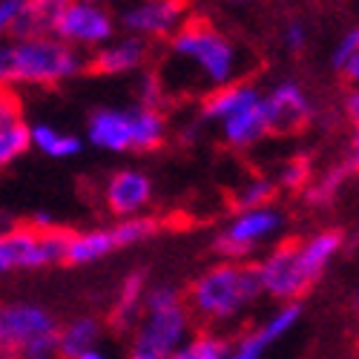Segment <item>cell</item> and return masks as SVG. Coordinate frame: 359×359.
<instances>
[{
	"mask_svg": "<svg viewBox=\"0 0 359 359\" xmlns=\"http://www.w3.org/2000/svg\"><path fill=\"white\" fill-rule=\"evenodd\" d=\"M262 299L253 262H216L193 279L184 302L193 316L207 325H227L245 316Z\"/></svg>",
	"mask_w": 359,
	"mask_h": 359,
	"instance_id": "obj_1",
	"label": "cell"
},
{
	"mask_svg": "<svg viewBox=\"0 0 359 359\" xmlns=\"http://www.w3.org/2000/svg\"><path fill=\"white\" fill-rule=\"evenodd\" d=\"M170 61L193 72L207 93L242 75V55L236 43L204 20H187L170 38Z\"/></svg>",
	"mask_w": 359,
	"mask_h": 359,
	"instance_id": "obj_2",
	"label": "cell"
},
{
	"mask_svg": "<svg viewBox=\"0 0 359 359\" xmlns=\"http://www.w3.org/2000/svg\"><path fill=\"white\" fill-rule=\"evenodd\" d=\"M170 124L161 109L149 107H101L86 121V141L101 153H153L167 141Z\"/></svg>",
	"mask_w": 359,
	"mask_h": 359,
	"instance_id": "obj_3",
	"label": "cell"
},
{
	"mask_svg": "<svg viewBox=\"0 0 359 359\" xmlns=\"http://www.w3.org/2000/svg\"><path fill=\"white\" fill-rule=\"evenodd\" d=\"M86 69L83 52L61 43L55 35L12 41V86H55Z\"/></svg>",
	"mask_w": 359,
	"mask_h": 359,
	"instance_id": "obj_4",
	"label": "cell"
},
{
	"mask_svg": "<svg viewBox=\"0 0 359 359\" xmlns=\"http://www.w3.org/2000/svg\"><path fill=\"white\" fill-rule=\"evenodd\" d=\"M0 353L18 359H55L57 322L41 302L0 305Z\"/></svg>",
	"mask_w": 359,
	"mask_h": 359,
	"instance_id": "obj_5",
	"label": "cell"
},
{
	"mask_svg": "<svg viewBox=\"0 0 359 359\" xmlns=\"http://www.w3.org/2000/svg\"><path fill=\"white\" fill-rule=\"evenodd\" d=\"M285 224L287 216L273 204L256 207V210H236L224 230L216 236L213 250L222 262H253L256 253L285 230Z\"/></svg>",
	"mask_w": 359,
	"mask_h": 359,
	"instance_id": "obj_6",
	"label": "cell"
},
{
	"mask_svg": "<svg viewBox=\"0 0 359 359\" xmlns=\"http://www.w3.org/2000/svg\"><path fill=\"white\" fill-rule=\"evenodd\" d=\"M190 327L193 313L187 311V302L170 308H144L130 334L127 359H167L190 339Z\"/></svg>",
	"mask_w": 359,
	"mask_h": 359,
	"instance_id": "obj_7",
	"label": "cell"
},
{
	"mask_svg": "<svg viewBox=\"0 0 359 359\" xmlns=\"http://www.w3.org/2000/svg\"><path fill=\"white\" fill-rule=\"evenodd\" d=\"M64 248L67 230H35L29 224H18L0 236V276L64 264Z\"/></svg>",
	"mask_w": 359,
	"mask_h": 359,
	"instance_id": "obj_8",
	"label": "cell"
},
{
	"mask_svg": "<svg viewBox=\"0 0 359 359\" xmlns=\"http://www.w3.org/2000/svg\"><path fill=\"white\" fill-rule=\"evenodd\" d=\"M256 276L262 285V296L273 299L279 305L299 302L313 285L302 276L296 262V242H279L271 250H264L253 262Z\"/></svg>",
	"mask_w": 359,
	"mask_h": 359,
	"instance_id": "obj_9",
	"label": "cell"
},
{
	"mask_svg": "<svg viewBox=\"0 0 359 359\" xmlns=\"http://www.w3.org/2000/svg\"><path fill=\"white\" fill-rule=\"evenodd\" d=\"M52 35L83 52V49H101L104 43H109L115 38V18L98 4H78V0H72V4L64 9L61 20L55 23Z\"/></svg>",
	"mask_w": 359,
	"mask_h": 359,
	"instance_id": "obj_10",
	"label": "cell"
},
{
	"mask_svg": "<svg viewBox=\"0 0 359 359\" xmlns=\"http://www.w3.org/2000/svg\"><path fill=\"white\" fill-rule=\"evenodd\" d=\"M190 20L184 0H135L124 9L121 26L141 41H164Z\"/></svg>",
	"mask_w": 359,
	"mask_h": 359,
	"instance_id": "obj_11",
	"label": "cell"
},
{
	"mask_svg": "<svg viewBox=\"0 0 359 359\" xmlns=\"http://www.w3.org/2000/svg\"><path fill=\"white\" fill-rule=\"evenodd\" d=\"M153 201V178L138 167L115 170L104 184V204L115 219L144 216Z\"/></svg>",
	"mask_w": 359,
	"mask_h": 359,
	"instance_id": "obj_12",
	"label": "cell"
},
{
	"mask_svg": "<svg viewBox=\"0 0 359 359\" xmlns=\"http://www.w3.org/2000/svg\"><path fill=\"white\" fill-rule=\"evenodd\" d=\"M262 104H264V115H267V127H271V133H276V135L305 127L313 118V104L296 81L276 83L271 93L262 95Z\"/></svg>",
	"mask_w": 359,
	"mask_h": 359,
	"instance_id": "obj_13",
	"label": "cell"
},
{
	"mask_svg": "<svg viewBox=\"0 0 359 359\" xmlns=\"http://www.w3.org/2000/svg\"><path fill=\"white\" fill-rule=\"evenodd\" d=\"M149 46L147 41L135 38V35H124V38H112L109 43H104L101 49H95L89 55L86 69L104 75V78H118V75H133L138 69H144L147 64Z\"/></svg>",
	"mask_w": 359,
	"mask_h": 359,
	"instance_id": "obj_14",
	"label": "cell"
},
{
	"mask_svg": "<svg viewBox=\"0 0 359 359\" xmlns=\"http://www.w3.org/2000/svg\"><path fill=\"white\" fill-rule=\"evenodd\" d=\"M262 98L259 86L250 83V81H233V83H224V86H216L210 93H204L201 101H198V118L207 124H222L227 121L230 115L242 112L245 107L256 104Z\"/></svg>",
	"mask_w": 359,
	"mask_h": 359,
	"instance_id": "obj_15",
	"label": "cell"
},
{
	"mask_svg": "<svg viewBox=\"0 0 359 359\" xmlns=\"http://www.w3.org/2000/svg\"><path fill=\"white\" fill-rule=\"evenodd\" d=\"M342 245H345V236L339 230H319V233L299 238L296 242V262H299L302 276L313 285L327 267H331V262L339 256Z\"/></svg>",
	"mask_w": 359,
	"mask_h": 359,
	"instance_id": "obj_16",
	"label": "cell"
},
{
	"mask_svg": "<svg viewBox=\"0 0 359 359\" xmlns=\"http://www.w3.org/2000/svg\"><path fill=\"white\" fill-rule=\"evenodd\" d=\"M147 285H149V273L147 271H130L118 287V299L109 313V325L118 334H133V327L138 325L141 313H144V296H147Z\"/></svg>",
	"mask_w": 359,
	"mask_h": 359,
	"instance_id": "obj_17",
	"label": "cell"
},
{
	"mask_svg": "<svg viewBox=\"0 0 359 359\" xmlns=\"http://www.w3.org/2000/svg\"><path fill=\"white\" fill-rule=\"evenodd\" d=\"M118 250L112 224L109 227H93V230H78L67 233V248H64V264L72 267H86L95 264Z\"/></svg>",
	"mask_w": 359,
	"mask_h": 359,
	"instance_id": "obj_18",
	"label": "cell"
},
{
	"mask_svg": "<svg viewBox=\"0 0 359 359\" xmlns=\"http://www.w3.org/2000/svg\"><path fill=\"white\" fill-rule=\"evenodd\" d=\"M222 141L233 149H250L253 144H259L264 135H271V127H267V115H264V104L262 98L250 107H245L242 112L230 115L227 121L219 124Z\"/></svg>",
	"mask_w": 359,
	"mask_h": 359,
	"instance_id": "obj_19",
	"label": "cell"
},
{
	"mask_svg": "<svg viewBox=\"0 0 359 359\" xmlns=\"http://www.w3.org/2000/svg\"><path fill=\"white\" fill-rule=\"evenodd\" d=\"M299 319H302V305L299 302H287V305H279L271 316H267L262 325H256L250 334H245L242 342L245 348H250L253 353H259V356H264V351L267 348H273L276 342H282L293 327L299 325Z\"/></svg>",
	"mask_w": 359,
	"mask_h": 359,
	"instance_id": "obj_20",
	"label": "cell"
},
{
	"mask_svg": "<svg viewBox=\"0 0 359 359\" xmlns=\"http://www.w3.org/2000/svg\"><path fill=\"white\" fill-rule=\"evenodd\" d=\"M104 327L95 316H75L57 327V359H78L81 353L101 348Z\"/></svg>",
	"mask_w": 359,
	"mask_h": 359,
	"instance_id": "obj_21",
	"label": "cell"
},
{
	"mask_svg": "<svg viewBox=\"0 0 359 359\" xmlns=\"http://www.w3.org/2000/svg\"><path fill=\"white\" fill-rule=\"evenodd\" d=\"M69 4H72V0H26L12 38L15 41H23V38L52 35L55 23L61 20V15H64V9Z\"/></svg>",
	"mask_w": 359,
	"mask_h": 359,
	"instance_id": "obj_22",
	"label": "cell"
},
{
	"mask_svg": "<svg viewBox=\"0 0 359 359\" xmlns=\"http://www.w3.org/2000/svg\"><path fill=\"white\" fill-rule=\"evenodd\" d=\"M29 147L38 149V153L46 156V158L67 161V158L81 156L83 141H81L78 135H72V133L57 130L55 124L35 121V124H29Z\"/></svg>",
	"mask_w": 359,
	"mask_h": 359,
	"instance_id": "obj_23",
	"label": "cell"
},
{
	"mask_svg": "<svg viewBox=\"0 0 359 359\" xmlns=\"http://www.w3.org/2000/svg\"><path fill=\"white\" fill-rule=\"evenodd\" d=\"M279 193L276 182L271 175H253L248 182H242L233 193V207L236 210H256V207L273 204V196Z\"/></svg>",
	"mask_w": 359,
	"mask_h": 359,
	"instance_id": "obj_24",
	"label": "cell"
},
{
	"mask_svg": "<svg viewBox=\"0 0 359 359\" xmlns=\"http://www.w3.org/2000/svg\"><path fill=\"white\" fill-rule=\"evenodd\" d=\"M158 230H161V224H158V219H153V216L118 219V222L112 224V233H115L118 250H127V248L144 245V242H149V238H153Z\"/></svg>",
	"mask_w": 359,
	"mask_h": 359,
	"instance_id": "obj_25",
	"label": "cell"
},
{
	"mask_svg": "<svg viewBox=\"0 0 359 359\" xmlns=\"http://www.w3.org/2000/svg\"><path fill=\"white\" fill-rule=\"evenodd\" d=\"M348 175H351V170H348L345 164H339V167H334V170L322 172L319 178H313V182L302 190V193H305V201L313 204V207H327V204L337 198V193L345 187Z\"/></svg>",
	"mask_w": 359,
	"mask_h": 359,
	"instance_id": "obj_26",
	"label": "cell"
},
{
	"mask_svg": "<svg viewBox=\"0 0 359 359\" xmlns=\"http://www.w3.org/2000/svg\"><path fill=\"white\" fill-rule=\"evenodd\" d=\"M230 351V342L219 334H196L190 337L175 353H170L167 359H224Z\"/></svg>",
	"mask_w": 359,
	"mask_h": 359,
	"instance_id": "obj_27",
	"label": "cell"
},
{
	"mask_svg": "<svg viewBox=\"0 0 359 359\" xmlns=\"http://www.w3.org/2000/svg\"><path fill=\"white\" fill-rule=\"evenodd\" d=\"M276 187L279 190H290V193H299V190H305L311 182H313V164L311 158L305 156H296V158H287L279 172H276Z\"/></svg>",
	"mask_w": 359,
	"mask_h": 359,
	"instance_id": "obj_28",
	"label": "cell"
},
{
	"mask_svg": "<svg viewBox=\"0 0 359 359\" xmlns=\"http://www.w3.org/2000/svg\"><path fill=\"white\" fill-rule=\"evenodd\" d=\"M29 147V124H15V127H4L0 130V170L15 164Z\"/></svg>",
	"mask_w": 359,
	"mask_h": 359,
	"instance_id": "obj_29",
	"label": "cell"
},
{
	"mask_svg": "<svg viewBox=\"0 0 359 359\" xmlns=\"http://www.w3.org/2000/svg\"><path fill=\"white\" fill-rule=\"evenodd\" d=\"M356 52H359V29H348V32L339 35V41H337L334 49H331V67H334L337 72H342L345 64L351 61Z\"/></svg>",
	"mask_w": 359,
	"mask_h": 359,
	"instance_id": "obj_30",
	"label": "cell"
},
{
	"mask_svg": "<svg viewBox=\"0 0 359 359\" xmlns=\"http://www.w3.org/2000/svg\"><path fill=\"white\" fill-rule=\"evenodd\" d=\"M164 98H167V93H164L158 75H144V78L138 81V101H141V107L161 109Z\"/></svg>",
	"mask_w": 359,
	"mask_h": 359,
	"instance_id": "obj_31",
	"label": "cell"
},
{
	"mask_svg": "<svg viewBox=\"0 0 359 359\" xmlns=\"http://www.w3.org/2000/svg\"><path fill=\"white\" fill-rule=\"evenodd\" d=\"M23 4L26 0H0V41L12 38L15 26L20 20V12H23Z\"/></svg>",
	"mask_w": 359,
	"mask_h": 359,
	"instance_id": "obj_32",
	"label": "cell"
},
{
	"mask_svg": "<svg viewBox=\"0 0 359 359\" xmlns=\"http://www.w3.org/2000/svg\"><path fill=\"white\" fill-rule=\"evenodd\" d=\"M282 46L287 52H293V55L302 52L308 46V29H305V23H299V20L285 23V29H282Z\"/></svg>",
	"mask_w": 359,
	"mask_h": 359,
	"instance_id": "obj_33",
	"label": "cell"
},
{
	"mask_svg": "<svg viewBox=\"0 0 359 359\" xmlns=\"http://www.w3.org/2000/svg\"><path fill=\"white\" fill-rule=\"evenodd\" d=\"M20 121H23V118H20L18 98L9 93V89H0V130H4V127H15Z\"/></svg>",
	"mask_w": 359,
	"mask_h": 359,
	"instance_id": "obj_34",
	"label": "cell"
},
{
	"mask_svg": "<svg viewBox=\"0 0 359 359\" xmlns=\"http://www.w3.org/2000/svg\"><path fill=\"white\" fill-rule=\"evenodd\" d=\"M12 86V41H0V89Z\"/></svg>",
	"mask_w": 359,
	"mask_h": 359,
	"instance_id": "obj_35",
	"label": "cell"
},
{
	"mask_svg": "<svg viewBox=\"0 0 359 359\" xmlns=\"http://www.w3.org/2000/svg\"><path fill=\"white\" fill-rule=\"evenodd\" d=\"M342 112H345V118L353 124V130L359 127V86H351L348 93H345V98H342Z\"/></svg>",
	"mask_w": 359,
	"mask_h": 359,
	"instance_id": "obj_36",
	"label": "cell"
},
{
	"mask_svg": "<svg viewBox=\"0 0 359 359\" xmlns=\"http://www.w3.org/2000/svg\"><path fill=\"white\" fill-rule=\"evenodd\" d=\"M351 172H359V127L353 130V135H351V147H348V156H345V161H342Z\"/></svg>",
	"mask_w": 359,
	"mask_h": 359,
	"instance_id": "obj_37",
	"label": "cell"
},
{
	"mask_svg": "<svg viewBox=\"0 0 359 359\" xmlns=\"http://www.w3.org/2000/svg\"><path fill=\"white\" fill-rule=\"evenodd\" d=\"M342 75H345V81H348L351 86H359V52H356V55L351 57V61L345 64Z\"/></svg>",
	"mask_w": 359,
	"mask_h": 359,
	"instance_id": "obj_38",
	"label": "cell"
},
{
	"mask_svg": "<svg viewBox=\"0 0 359 359\" xmlns=\"http://www.w3.org/2000/svg\"><path fill=\"white\" fill-rule=\"evenodd\" d=\"M224 359H262L259 353H253L250 348H245L242 342H236V345H230V351H227V356Z\"/></svg>",
	"mask_w": 359,
	"mask_h": 359,
	"instance_id": "obj_39",
	"label": "cell"
},
{
	"mask_svg": "<svg viewBox=\"0 0 359 359\" xmlns=\"http://www.w3.org/2000/svg\"><path fill=\"white\" fill-rule=\"evenodd\" d=\"M29 227H35V230H57V224H55V219L49 216V213H35L32 216V224H29Z\"/></svg>",
	"mask_w": 359,
	"mask_h": 359,
	"instance_id": "obj_40",
	"label": "cell"
},
{
	"mask_svg": "<svg viewBox=\"0 0 359 359\" xmlns=\"http://www.w3.org/2000/svg\"><path fill=\"white\" fill-rule=\"evenodd\" d=\"M12 227H18L15 216H12L9 210H4V207H0V236H4V233H9Z\"/></svg>",
	"mask_w": 359,
	"mask_h": 359,
	"instance_id": "obj_41",
	"label": "cell"
},
{
	"mask_svg": "<svg viewBox=\"0 0 359 359\" xmlns=\"http://www.w3.org/2000/svg\"><path fill=\"white\" fill-rule=\"evenodd\" d=\"M78 359H109V353H107L104 348H93V351H86V353H81Z\"/></svg>",
	"mask_w": 359,
	"mask_h": 359,
	"instance_id": "obj_42",
	"label": "cell"
},
{
	"mask_svg": "<svg viewBox=\"0 0 359 359\" xmlns=\"http://www.w3.org/2000/svg\"><path fill=\"white\" fill-rule=\"evenodd\" d=\"M78 4H95V6H98V4H101V0H78Z\"/></svg>",
	"mask_w": 359,
	"mask_h": 359,
	"instance_id": "obj_43",
	"label": "cell"
},
{
	"mask_svg": "<svg viewBox=\"0 0 359 359\" xmlns=\"http://www.w3.org/2000/svg\"><path fill=\"white\" fill-rule=\"evenodd\" d=\"M233 4H242V0H233Z\"/></svg>",
	"mask_w": 359,
	"mask_h": 359,
	"instance_id": "obj_44",
	"label": "cell"
}]
</instances>
